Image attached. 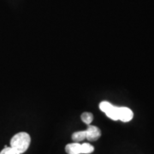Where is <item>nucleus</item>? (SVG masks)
Segmentation results:
<instances>
[{
	"label": "nucleus",
	"instance_id": "20e7f679",
	"mask_svg": "<svg viewBox=\"0 0 154 154\" xmlns=\"http://www.w3.org/2000/svg\"><path fill=\"white\" fill-rule=\"evenodd\" d=\"M119 120L123 122H128L131 121L134 117V113L128 107H119V112H118Z\"/></svg>",
	"mask_w": 154,
	"mask_h": 154
},
{
	"label": "nucleus",
	"instance_id": "f03ea898",
	"mask_svg": "<svg viewBox=\"0 0 154 154\" xmlns=\"http://www.w3.org/2000/svg\"><path fill=\"white\" fill-rule=\"evenodd\" d=\"M65 151L68 154H89L94 152V147L89 143L74 142L68 144L65 146Z\"/></svg>",
	"mask_w": 154,
	"mask_h": 154
},
{
	"label": "nucleus",
	"instance_id": "6e6552de",
	"mask_svg": "<svg viewBox=\"0 0 154 154\" xmlns=\"http://www.w3.org/2000/svg\"><path fill=\"white\" fill-rule=\"evenodd\" d=\"M0 154H20L19 152H17V151L15 149H13L12 147H8L7 146H5V148L3 149L1 152H0Z\"/></svg>",
	"mask_w": 154,
	"mask_h": 154
},
{
	"label": "nucleus",
	"instance_id": "7ed1b4c3",
	"mask_svg": "<svg viewBox=\"0 0 154 154\" xmlns=\"http://www.w3.org/2000/svg\"><path fill=\"white\" fill-rule=\"evenodd\" d=\"M101 136V131L98 127L89 124L86 130V139L89 141L98 140Z\"/></svg>",
	"mask_w": 154,
	"mask_h": 154
},
{
	"label": "nucleus",
	"instance_id": "423d86ee",
	"mask_svg": "<svg viewBox=\"0 0 154 154\" xmlns=\"http://www.w3.org/2000/svg\"><path fill=\"white\" fill-rule=\"evenodd\" d=\"M86 139V130L75 132L72 134V140L74 142H81Z\"/></svg>",
	"mask_w": 154,
	"mask_h": 154
},
{
	"label": "nucleus",
	"instance_id": "0eeeda50",
	"mask_svg": "<svg viewBox=\"0 0 154 154\" xmlns=\"http://www.w3.org/2000/svg\"><path fill=\"white\" fill-rule=\"evenodd\" d=\"M82 120L84 123H86V124H91V122H93L94 120V116L92 113H90V112H84L82 114Z\"/></svg>",
	"mask_w": 154,
	"mask_h": 154
},
{
	"label": "nucleus",
	"instance_id": "39448f33",
	"mask_svg": "<svg viewBox=\"0 0 154 154\" xmlns=\"http://www.w3.org/2000/svg\"><path fill=\"white\" fill-rule=\"evenodd\" d=\"M118 112H119V107H116V106H114L112 105H110L105 111V115L107 116L109 118H110L111 120H114V121L119 120Z\"/></svg>",
	"mask_w": 154,
	"mask_h": 154
},
{
	"label": "nucleus",
	"instance_id": "f257e3e1",
	"mask_svg": "<svg viewBox=\"0 0 154 154\" xmlns=\"http://www.w3.org/2000/svg\"><path fill=\"white\" fill-rule=\"evenodd\" d=\"M31 143V137L26 132H20L15 134L11 140V147L20 154L24 153Z\"/></svg>",
	"mask_w": 154,
	"mask_h": 154
}]
</instances>
